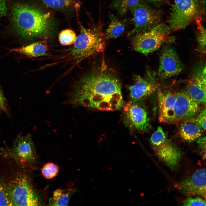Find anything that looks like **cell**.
<instances>
[{
	"mask_svg": "<svg viewBox=\"0 0 206 206\" xmlns=\"http://www.w3.org/2000/svg\"><path fill=\"white\" fill-rule=\"evenodd\" d=\"M202 14L199 0H174L167 21L171 31L185 29Z\"/></svg>",
	"mask_w": 206,
	"mask_h": 206,
	"instance_id": "obj_6",
	"label": "cell"
},
{
	"mask_svg": "<svg viewBox=\"0 0 206 206\" xmlns=\"http://www.w3.org/2000/svg\"><path fill=\"white\" fill-rule=\"evenodd\" d=\"M206 137L205 136L199 137L197 141L199 147L205 152Z\"/></svg>",
	"mask_w": 206,
	"mask_h": 206,
	"instance_id": "obj_33",
	"label": "cell"
},
{
	"mask_svg": "<svg viewBox=\"0 0 206 206\" xmlns=\"http://www.w3.org/2000/svg\"><path fill=\"white\" fill-rule=\"evenodd\" d=\"M134 78V83L128 87L130 101H139L153 93L158 87L155 74L149 70L144 76L135 75Z\"/></svg>",
	"mask_w": 206,
	"mask_h": 206,
	"instance_id": "obj_12",
	"label": "cell"
},
{
	"mask_svg": "<svg viewBox=\"0 0 206 206\" xmlns=\"http://www.w3.org/2000/svg\"><path fill=\"white\" fill-rule=\"evenodd\" d=\"M151 144L153 147H157L164 144L167 140V136L161 126L152 134L150 139Z\"/></svg>",
	"mask_w": 206,
	"mask_h": 206,
	"instance_id": "obj_25",
	"label": "cell"
},
{
	"mask_svg": "<svg viewBox=\"0 0 206 206\" xmlns=\"http://www.w3.org/2000/svg\"><path fill=\"white\" fill-rule=\"evenodd\" d=\"M59 170L58 166L53 163H48L42 167L41 169L42 175L45 178L50 179L58 175Z\"/></svg>",
	"mask_w": 206,
	"mask_h": 206,
	"instance_id": "obj_26",
	"label": "cell"
},
{
	"mask_svg": "<svg viewBox=\"0 0 206 206\" xmlns=\"http://www.w3.org/2000/svg\"><path fill=\"white\" fill-rule=\"evenodd\" d=\"M70 195L69 193L62 189H58L54 192L50 205L58 206H67Z\"/></svg>",
	"mask_w": 206,
	"mask_h": 206,
	"instance_id": "obj_22",
	"label": "cell"
},
{
	"mask_svg": "<svg viewBox=\"0 0 206 206\" xmlns=\"http://www.w3.org/2000/svg\"><path fill=\"white\" fill-rule=\"evenodd\" d=\"M199 126L202 130L206 129V109L199 112L194 118L190 120Z\"/></svg>",
	"mask_w": 206,
	"mask_h": 206,
	"instance_id": "obj_27",
	"label": "cell"
},
{
	"mask_svg": "<svg viewBox=\"0 0 206 206\" xmlns=\"http://www.w3.org/2000/svg\"><path fill=\"white\" fill-rule=\"evenodd\" d=\"M206 169L197 170L190 177L182 181L178 185L179 190L185 195L206 197Z\"/></svg>",
	"mask_w": 206,
	"mask_h": 206,
	"instance_id": "obj_13",
	"label": "cell"
},
{
	"mask_svg": "<svg viewBox=\"0 0 206 206\" xmlns=\"http://www.w3.org/2000/svg\"><path fill=\"white\" fill-rule=\"evenodd\" d=\"M183 205L185 206H206L205 200L200 198L189 197L183 202Z\"/></svg>",
	"mask_w": 206,
	"mask_h": 206,
	"instance_id": "obj_28",
	"label": "cell"
},
{
	"mask_svg": "<svg viewBox=\"0 0 206 206\" xmlns=\"http://www.w3.org/2000/svg\"><path fill=\"white\" fill-rule=\"evenodd\" d=\"M45 6L57 10L68 8L74 5L75 0H39Z\"/></svg>",
	"mask_w": 206,
	"mask_h": 206,
	"instance_id": "obj_23",
	"label": "cell"
},
{
	"mask_svg": "<svg viewBox=\"0 0 206 206\" xmlns=\"http://www.w3.org/2000/svg\"><path fill=\"white\" fill-rule=\"evenodd\" d=\"M200 104L192 98L185 91L176 93L173 108V122L186 121L194 118L199 112Z\"/></svg>",
	"mask_w": 206,
	"mask_h": 206,
	"instance_id": "obj_11",
	"label": "cell"
},
{
	"mask_svg": "<svg viewBox=\"0 0 206 206\" xmlns=\"http://www.w3.org/2000/svg\"><path fill=\"white\" fill-rule=\"evenodd\" d=\"M159 64L157 76L161 80L177 76L184 69L183 64L172 47H164L159 54Z\"/></svg>",
	"mask_w": 206,
	"mask_h": 206,
	"instance_id": "obj_10",
	"label": "cell"
},
{
	"mask_svg": "<svg viewBox=\"0 0 206 206\" xmlns=\"http://www.w3.org/2000/svg\"><path fill=\"white\" fill-rule=\"evenodd\" d=\"M158 97L159 121L162 122H173V108L176 93L169 90H159Z\"/></svg>",
	"mask_w": 206,
	"mask_h": 206,
	"instance_id": "obj_16",
	"label": "cell"
},
{
	"mask_svg": "<svg viewBox=\"0 0 206 206\" xmlns=\"http://www.w3.org/2000/svg\"><path fill=\"white\" fill-rule=\"evenodd\" d=\"M0 109L7 113V110L5 105V98L4 97L2 92L0 90Z\"/></svg>",
	"mask_w": 206,
	"mask_h": 206,
	"instance_id": "obj_32",
	"label": "cell"
},
{
	"mask_svg": "<svg viewBox=\"0 0 206 206\" xmlns=\"http://www.w3.org/2000/svg\"><path fill=\"white\" fill-rule=\"evenodd\" d=\"M155 7L159 8L167 3L169 0H146Z\"/></svg>",
	"mask_w": 206,
	"mask_h": 206,
	"instance_id": "obj_31",
	"label": "cell"
},
{
	"mask_svg": "<svg viewBox=\"0 0 206 206\" xmlns=\"http://www.w3.org/2000/svg\"><path fill=\"white\" fill-rule=\"evenodd\" d=\"M201 5L202 14L205 15V0H199Z\"/></svg>",
	"mask_w": 206,
	"mask_h": 206,
	"instance_id": "obj_34",
	"label": "cell"
},
{
	"mask_svg": "<svg viewBox=\"0 0 206 206\" xmlns=\"http://www.w3.org/2000/svg\"><path fill=\"white\" fill-rule=\"evenodd\" d=\"M110 17L111 22L105 34L106 39L118 37L124 33L126 28L125 21L119 19L112 14Z\"/></svg>",
	"mask_w": 206,
	"mask_h": 206,
	"instance_id": "obj_19",
	"label": "cell"
},
{
	"mask_svg": "<svg viewBox=\"0 0 206 206\" xmlns=\"http://www.w3.org/2000/svg\"><path fill=\"white\" fill-rule=\"evenodd\" d=\"M0 154L13 159L21 166H29L35 161L36 155L31 135H19L11 148L2 149Z\"/></svg>",
	"mask_w": 206,
	"mask_h": 206,
	"instance_id": "obj_7",
	"label": "cell"
},
{
	"mask_svg": "<svg viewBox=\"0 0 206 206\" xmlns=\"http://www.w3.org/2000/svg\"><path fill=\"white\" fill-rule=\"evenodd\" d=\"M1 183L13 206L40 205L38 197L25 174L17 173L7 183Z\"/></svg>",
	"mask_w": 206,
	"mask_h": 206,
	"instance_id": "obj_3",
	"label": "cell"
},
{
	"mask_svg": "<svg viewBox=\"0 0 206 206\" xmlns=\"http://www.w3.org/2000/svg\"><path fill=\"white\" fill-rule=\"evenodd\" d=\"M106 39L101 27L86 28L82 26L70 54L73 56L85 58L102 52L105 48Z\"/></svg>",
	"mask_w": 206,
	"mask_h": 206,
	"instance_id": "obj_5",
	"label": "cell"
},
{
	"mask_svg": "<svg viewBox=\"0 0 206 206\" xmlns=\"http://www.w3.org/2000/svg\"><path fill=\"white\" fill-rule=\"evenodd\" d=\"M158 157L172 169H175L181 160V152L173 143L167 141L157 147H153Z\"/></svg>",
	"mask_w": 206,
	"mask_h": 206,
	"instance_id": "obj_15",
	"label": "cell"
},
{
	"mask_svg": "<svg viewBox=\"0 0 206 206\" xmlns=\"http://www.w3.org/2000/svg\"><path fill=\"white\" fill-rule=\"evenodd\" d=\"M130 10L134 27L128 35L146 31L162 22L161 12L141 1Z\"/></svg>",
	"mask_w": 206,
	"mask_h": 206,
	"instance_id": "obj_8",
	"label": "cell"
},
{
	"mask_svg": "<svg viewBox=\"0 0 206 206\" xmlns=\"http://www.w3.org/2000/svg\"><path fill=\"white\" fill-rule=\"evenodd\" d=\"M77 37L74 31L67 29L62 30L60 33L59 40L61 45L68 46L74 44Z\"/></svg>",
	"mask_w": 206,
	"mask_h": 206,
	"instance_id": "obj_24",
	"label": "cell"
},
{
	"mask_svg": "<svg viewBox=\"0 0 206 206\" xmlns=\"http://www.w3.org/2000/svg\"><path fill=\"white\" fill-rule=\"evenodd\" d=\"M0 205L13 206L1 183L0 182Z\"/></svg>",
	"mask_w": 206,
	"mask_h": 206,
	"instance_id": "obj_29",
	"label": "cell"
},
{
	"mask_svg": "<svg viewBox=\"0 0 206 206\" xmlns=\"http://www.w3.org/2000/svg\"><path fill=\"white\" fill-rule=\"evenodd\" d=\"M10 22L13 30L27 40L47 37L53 25L49 15L31 5L13 3L11 8Z\"/></svg>",
	"mask_w": 206,
	"mask_h": 206,
	"instance_id": "obj_2",
	"label": "cell"
},
{
	"mask_svg": "<svg viewBox=\"0 0 206 206\" xmlns=\"http://www.w3.org/2000/svg\"><path fill=\"white\" fill-rule=\"evenodd\" d=\"M197 26V51L202 55L206 53V30L202 23L201 17L197 18L195 20Z\"/></svg>",
	"mask_w": 206,
	"mask_h": 206,
	"instance_id": "obj_20",
	"label": "cell"
},
{
	"mask_svg": "<svg viewBox=\"0 0 206 206\" xmlns=\"http://www.w3.org/2000/svg\"><path fill=\"white\" fill-rule=\"evenodd\" d=\"M202 129L190 120L184 121L180 125L179 132L181 138L189 142H193L201 136Z\"/></svg>",
	"mask_w": 206,
	"mask_h": 206,
	"instance_id": "obj_18",
	"label": "cell"
},
{
	"mask_svg": "<svg viewBox=\"0 0 206 206\" xmlns=\"http://www.w3.org/2000/svg\"><path fill=\"white\" fill-rule=\"evenodd\" d=\"M10 51L33 57L47 56L49 54L47 43L44 41L37 42L20 47L11 49Z\"/></svg>",
	"mask_w": 206,
	"mask_h": 206,
	"instance_id": "obj_17",
	"label": "cell"
},
{
	"mask_svg": "<svg viewBox=\"0 0 206 206\" xmlns=\"http://www.w3.org/2000/svg\"><path fill=\"white\" fill-rule=\"evenodd\" d=\"M206 69L205 65L198 68L189 80L185 90L193 100L205 104Z\"/></svg>",
	"mask_w": 206,
	"mask_h": 206,
	"instance_id": "obj_14",
	"label": "cell"
},
{
	"mask_svg": "<svg viewBox=\"0 0 206 206\" xmlns=\"http://www.w3.org/2000/svg\"><path fill=\"white\" fill-rule=\"evenodd\" d=\"M171 31L168 25L161 22L149 30L134 35L132 41L133 48L147 56L163 44L173 41L174 39L170 36Z\"/></svg>",
	"mask_w": 206,
	"mask_h": 206,
	"instance_id": "obj_4",
	"label": "cell"
},
{
	"mask_svg": "<svg viewBox=\"0 0 206 206\" xmlns=\"http://www.w3.org/2000/svg\"><path fill=\"white\" fill-rule=\"evenodd\" d=\"M121 89V82L103 59L98 67L76 85L70 101L101 111H114L123 105Z\"/></svg>",
	"mask_w": 206,
	"mask_h": 206,
	"instance_id": "obj_1",
	"label": "cell"
},
{
	"mask_svg": "<svg viewBox=\"0 0 206 206\" xmlns=\"http://www.w3.org/2000/svg\"><path fill=\"white\" fill-rule=\"evenodd\" d=\"M123 110L124 122L130 130L144 132L150 129V121L148 112L139 101H130L126 103Z\"/></svg>",
	"mask_w": 206,
	"mask_h": 206,
	"instance_id": "obj_9",
	"label": "cell"
},
{
	"mask_svg": "<svg viewBox=\"0 0 206 206\" xmlns=\"http://www.w3.org/2000/svg\"><path fill=\"white\" fill-rule=\"evenodd\" d=\"M7 13L6 0H0V18L5 16Z\"/></svg>",
	"mask_w": 206,
	"mask_h": 206,
	"instance_id": "obj_30",
	"label": "cell"
},
{
	"mask_svg": "<svg viewBox=\"0 0 206 206\" xmlns=\"http://www.w3.org/2000/svg\"><path fill=\"white\" fill-rule=\"evenodd\" d=\"M140 1V0H112L111 6L120 15L123 16L128 10L136 6Z\"/></svg>",
	"mask_w": 206,
	"mask_h": 206,
	"instance_id": "obj_21",
	"label": "cell"
}]
</instances>
